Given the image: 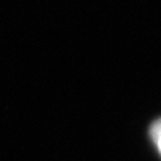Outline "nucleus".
I'll return each mask as SVG.
<instances>
[{
  "label": "nucleus",
  "mask_w": 161,
  "mask_h": 161,
  "mask_svg": "<svg viewBox=\"0 0 161 161\" xmlns=\"http://www.w3.org/2000/svg\"><path fill=\"white\" fill-rule=\"evenodd\" d=\"M151 137H153L154 143H156L157 148H158L160 154H161V119L157 120L151 127Z\"/></svg>",
  "instance_id": "obj_1"
}]
</instances>
